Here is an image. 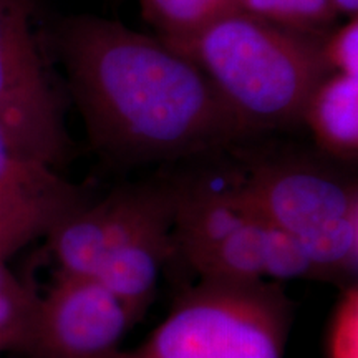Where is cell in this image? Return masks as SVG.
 <instances>
[{
  "mask_svg": "<svg viewBox=\"0 0 358 358\" xmlns=\"http://www.w3.org/2000/svg\"><path fill=\"white\" fill-rule=\"evenodd\" d=\"M53 45L90 143L122 164L216 156L250 134L194 62L96 15L58 22Z\"/></svg>",
  "mask_w": 358,
  "mask_h": 358,
  "instance_id": "6da1fadb",
  "label": "cell"
},
{
  "mask_svg": "<svg viewBox=\"0 0 358 358\" xmlns=\"http://www.w3.org/2000/svg\"><path fill=\"white\" fill-rule=\"evenodd\" d=\"M324 38L239 10L191 37L161 40L204 71L252 138L302 123L313 90L334 73Z\"/></svg>",
  "mask_w": 358,
  "mask_h": 358,
  "instance_id": "7a4b0ae2",
  "label": "cell"
},
{
  "mask_svg": "<svg viewBox=\"0 0 358 358\" xmlns=\"http://www.w3.org/2000/svg\"><path fill=\"white\" fill-rule=\"evenodd\" d=\"M176 185L174 259L199 279L315 280L299 241L244 199L231 169L176 178Z\"/></svg>",
  "mask_w": 358,
  "mask_h": 358,
  "instance_id": "3957f363",
  "label": "cell"
},
{
  "mask_svg": "<svg viewBox=\"0 0 358 358\" xmlns=\"http://www.w3.org/2000/svg\"><path fill=\"white\" fill-rule=\"evenodd\" d=\"M294 315L280 282L199 279L140 345L110 358H284Z\"/></svg>",
  "mask_w": 358,
  "mask_h": 358,
  "instance_id": "277c9868",
  "label": "cell"
},
{
  "mask_svg": "<svg viewBox=\"0 0 358 358\" xmlns=\"http://www.w3.org/2000/svg\"><path fill=\"white\" fill-rule=\"evenodd\" d=\"M232 150L237 189L267 221L295 237L307 257L335 232L358 224L357 179L342 164L322 153Z\"/></svg>",
  "mask_w": 358,
  "mask_h": 358,
  "instance_id": "5b68a950",
  "label": "cell"
},
{
  "mask_svg": "<svg viewBox=\"0 0 358 358\" xmlns=\"http://www.w3.org/2000/svg\"><path fill=\"white\" fill-rule=\"evenodd\" d=\"M0 124L22 156L55 171L73 156L65 98L35 29L34 0H0Z\"/></svg>",
  "mask_w": 358,
  "mask_h": 358,
  "instance_id": "8992f818",
  "label": "cell"
},
{
  "mask_svg": "<svg viewBox=\"0 0 358 358\" xmlns=\"http://www.w3.org/2000/svg\"><path fill=\"white\" fill-rule=\"evenodd\" d=\"M176 201V178H161L116 187L98 203L78 206L45 236L58 274L93 279L103 261L138 232L173 221Z\"/></svg>",
  "mask_w": 358,
  "mask_h": 358,
  "instance_id": "52a82bcc",
  "label": "cell"
},
{
  "mask_svg": "<svg viewBox=\"0 0 358 358\" xmlns=\"http://www.w3.org/2000/svg\"><path fill=\"white\" fill-rule=\"evenodd\" d=\"M123 303L90 277L58 274L40 295L22 355L29 358H110L133 329Z\"/></svg>",
  "mask_w": 358,
  "mask_h": 358,
  "instance_id": "ba28073f",
  "label": "cell"
},
{
  "mask_svg": "<svg viewBox=\"0 0 358 358\" xmlns=\"http://www.w3.org/2000/svg\"><path fill=\"white\" fill-rule=\"evenodd\" d=\"M302 123L310 129L319 153L342 166L358 158V77L330 73L313 90Z\"/></svg>",
  "mask_w": 358,
  "mask_h": 358,
  "instance_id": "9c48e42d",
  "label": "cell"
},
{
  "mask_svg": "<svg viewBox=\"0 0 358 358\" xmlns=\"http://www.w3.org/2000/svg\"><path fill=\"white\" fill-rule=\"evenodd\" d=\"M0 203L65 216L87 201L55 169L22 156L0 124Z\"/></svg>",
  "mask_w": 358,
  "mask_h": 358,
  "instance_id": "30bf717a",
  "label": "cell"
},
{
  "mask_svg": "<svg viewBox=\"0 0 358 358\" xmlns=\"http://www.w3.org/2000/svg\"><path fill=\"white\" fill-rule=\"evenodd\" d=\"M143 17L158 30L163 40H181L208 25L244 10V0H136Z\"/></svg>",
  "mask_w": 358,
  "mask_h": 358,
  "instance_id": "8fae6325",
  "label": "cell"
},
{
  "mask_svg": "<svg viewBox=\"0 0 358 358\" xmlns=\"http://www.w3.org/2000/svg\"><path fill=\"white\" fill-rule=\"evenodd\" d=\"M243 8L282 29L322 38L338 17L334 0H244Z\"/></svg>",
  "mask_w": 358,
  "mask_h": 358,
  "instance_id": "7c38bea8",
  "label": "cell"
},
{
  "mask_svg": "<svg viewBox=\"0 0 358 358\" xmlns=\"http://www.w3.org/2000/svg\"><path fill=\"white\" fill-rule=\"evenodd\" d=\"M40 295L0 262V352L22 353Z\"/></svg>",
  "mask_w": 358,
  "mask_h": 358,
  "instance_id": "4fadbf2b",
  "label": "cell"
},
{
  "mask_svg": "<svg viewBox=\"0 0 358 358\" xmlns=\"http://www.w3.org/2000/svg\"><path fill=\"white\" fill-rule=\"evenodd\" d=\"M64 216L0 203V262L19 252L38 237H45Z\"/></svg>",
  "mask_w": 358,
  "mask_h": 358,
  "instance_id": "5bb4252c",
  "label": "cell"
},
{
  "mask_svg": "<svg viewBox=\"0 0 358 358\" xmlns=\"http://www.w3.org/2000/svg\"><path fill=\"white\" fill-rule=\"evenodd\" d=\"M327 358H358V284L340 290L325 332Z\"/></svg>",
  "mask_w": 358,
  "mask_h": 358,
  "instance_id": "9a60e30c",
  "label": "cell"
},
{
  "mask_svg": "<svg viewBox=\"0 0 358 358\" xmlns=\"http://www.w3.org/2000/svg\"><path fill=\"white\" fill-rule=\"evenodd\" d=\"M324 55L330 70L358 77V20L335 29L324 38Z\"/></svg>",
  "mask_w": 358,
  "mask_h": 358,
  "instance_id": "2e32d148",
  "label": "cell"
},
{
  "mask_svg": "<svg viewBox=\"0 0 358 358\" xmlns=\"http://www.w3.org/2000/svg\"><path fill=\"white\" fill-rule=\"evenodd\" d=\"M338 15H347L348 19H355L358 12V0H334Z\"/></svg>",
  "mask_w": 358,
  "mask_h": 358,
  "instance_id": "e0dca14e",
  "label": "cell"
}]
</instances>
